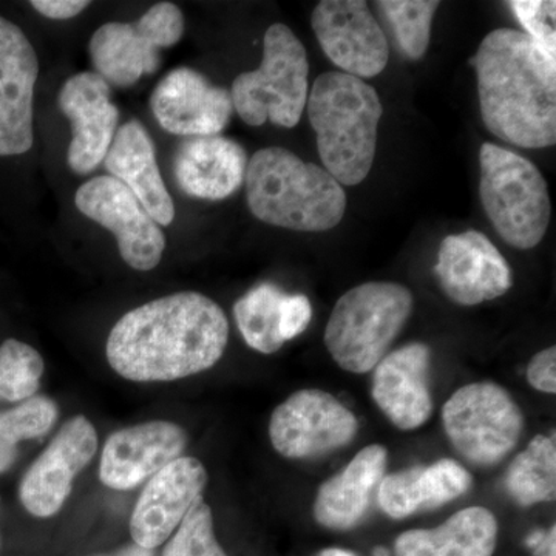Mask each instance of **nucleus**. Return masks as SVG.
<instances>
[{
    "mask_svg": "<svg viewBox=\"0 0 556 556\" xmlns=\"http://www.w3.org/2000/svg\"><path fill=\"white\" fill-rule=\"evenodd\" d=\"M372 556H390V552L386 547H376Z\"/></svg>",
    "mask_w": 556,
    "mask_h": 556,
    "instance_id": "obj_39",
    "label": "nucleus"
},
{
    "mask_svg": "<svg viewBox=\"0 0 556 556\" xmlns=\"http://www.w3.org/2000/svg\"><path fill=\"white\" fill-rule=\"evenodd\" d=\"M388 452L369 445L357 453L345 470L318 489L314 518L331 530H350L367 515L372 493L386 478Z\"/></svg>",
    "mask_w": 556,
    "mask_h": 556,
    "instance_id": "obj_23",
    "label": "nucleus"
},
{
    "mask_svg": "<svg viewBox=\"0 0 556 556\" xmlns=\"http://www.w3.org/2000/svg\"><path fill=\"white\" fill-rule=\"evenodd\" d=\"M58 102L72 123L70 169L90 174L105 160L118 131L119 112L112 102V87L97 72H80L65 80Z\"/></svg>",
    "mask_w": 556,
    "mask_h": 556,
    "instance_id": "obj_16",
    "label": "nucleus"
},
{
    "mask_svg": "<svg viewBox=\"0 0 556 556\" xmlns=\"http://www.w3.org/2000/svg\"><path fill=\"white\" fill-rule=\"evenodd\" d=\"M486 129L522 149L556 142V61L526 33L497 28L471 60Z\"/></svg>",
    "mask_w": 556,
    "mask_h": 556,
    "instance_id": "obj_2",
    "label": "nucleus"
},
{
    "mask_svg": "<svg viewBox=\"0 0 556 556\" xmlns=\"http://www.w3.org/2000/svg\"><path fill=\"white\" fill-rule=\"evenodd\" d=\"M38 76L35 47L16 24L0 16V156L24 155L33 148Z\"/></svg>",
    "mask_w": 556,
    "mask_h": 556,
    "instance_id": "obj_15",
    "label": "nucleus"
},
{
    "mask_svg": "<svg viewBox=\"0 0 556 556\" xmlns=\"http://www.w3.org/2000/svg\"><path fill=\"white\" fill-rule=\"evenodd\" d=\"M317 556H357L353 552L345 551V548H325Z\"/></svg>",
    "mask_w": 556,
    "mask_h": 556,
    "instance_id": "obj_38",
    "label": "nucleus"
},
{
    "mask_svg": "<svg viewBox=\"0 0 556 556\" xmlns=\"http://www.w3.org/2000/svg\"><path fill=\"white\" fill-rule=\"evenodd\" d=\"M313 318V306L306 295H285L280 303V320L278 331L283 342L298 338L308 328Z\"/></svg>",
    "mask_w": 556,
    "mask_h": 556,
    "instance_id": "obj_33",
    "label": "nucleus"
},
{
    "mask_svg": "<svg viewBox=\"0 0 556 556\" xmlns=\"http://www.w3.org/2000/svg\"><path fill=\"white\" fill-rule=\"evenodd\" d=\"M163 556H226L214 532L212 510L203 501L186 515Z\"/></svg>",
    "mask_w": 556,
    "mask_h": 556,
    "instance_id": "obj_31",
    "label": "nucleus"
},
{
    "mask_svg": "<svg viewBox=\"0 0 556 556\" xmlns=\"http://www.w3.org/2000/svg\"><path fill=\"white\" fill-rule=\"evenodd\" d=\"M97 450V428L86 416L65 422L22 479L20 497L25 510L36 518L54 517Z\"/></svg>",
    "mask_w": 556,
    "mask_h": 556,
    "instance_id": "obj_13",
    "label": "nucleus"
},
{
    "mask_svg": "<svg viewBox=\"0 0 556 556\" xmlns=\"http://www.w3.org/2000/svg\"><path fill=\"white\" fill-rule=\"evenodd\" d=\"M308 54L298 36L285 24L270 25L263 42L262 64L233 80V109L248 126L260 127L270 121L292 129L308 101Z\"/></svg>",
    "mask_w": 556,
    "mask_h": 556,
    "instance_id": "obj_7",
    "label": "nucleus"
},
{
    "mask_svg": "<svg viewBox=\"0 0 556 556\" xmlns=\"http://www.w3.org/2000/svg\"><path fill=\"white\" fill-rule=\"evenodd\" d=\"M150 109L164 130L179 137L222 134L232 118L230 91L192 68H175L156 84Z\"/></svg>",
    "mask_w": 556,
    "mask_h": 556,
    "instance_id": "obj_17",
    "label": "nucleus"
},
{
    "mask_svg": "<svg viewBox=\"0 0 556 556\" xmlns=\"http://www.w3.org/2000/svg\"><path fill=\"white\" fill-rule=\"evenodd\" d=\"M104 164L110 177L118 179L137 197L156 225H172L174 200L161 177L152 138L139 121L131 119L119 127Z\"/></svg>",
    "mask_w": 556,
    "mask_h": 556,
    "instance_id": "obj_22",
    "label": "nucleus"
},
{
    "mask_svg": "<svg viewBox=\"0 0 556 556\" xmlns=\"http://www.w3.org/2000/svg\"><path fill=\"white\" fill-rule=\"evenodd\" d=\"M527 547L532 548L535 556H556V529L535 530L526 540Z\"/></svg>",
    "mask_w": 556,
    "mask_h": 556,
    "instance_id": "obj_36",
    "label": "nucleus"
},
{
    "mask_svg": "<svg viewBox=\"0 0 556 556\" xmlns=\"http://www.w3.org/2000/svg\"><path fill=\"white\" fill-rule=\"evenodd\" d=\"M229 321L214 300L177 292L124 314L110 331L108 361L131 382H172L217 365Z\"/></svg>",
    "mask_w": 556,
    "mask_h": 556,
    "instance_id": "obj_1",
    "label": "nucleus"
},
{
    "mask_svg": "<svg viewBox=\"0 0 556 556\" xmlns=\"http://www.w3.org/2000/svg\"><path fill=\"white\" fill-rule=\"evenodd\" d=\"M206 485V468L195 457H178L153 475L131 514L134 543L150 551L166 543L186 515L203 501Z\"/></svg>",
    "mask_w": 556,
    "mask_h": 556,
    "instance_id": "obj_14",
    "label": "nucleus"
},
{
    "mask_svg": "<svg viewBox=\"0 0 556 556\" xmlns=\"http://www.w3.org/2000/svg\"><path fill=\"white\" fill-rule=\"evenodd\" d=\"M388 24L393 28L399 49L417 61L427 53L431 24L439 9L437 0H382L378 2Z\"/></svg>",
    "mask_w": 556,
    "mask_h": 556,
    "instance_id": "obj_29",
    "label": "nucleus"
},
{
    "mask_svg": "<svg viewBox=\"0 0 556 556\" xmlns=\"http://www.w3.org/2000/svg\"><path fill=\"white\" fill-rule=\"evenodd\" d=\"M33 9L54 21L72 20L90 5L86 0H33Z\"/></svg>",
    "mask_w": 556,
    "mask_h": 556,
    "instance_id": "obj_35",
    "label": "nucleus"
},
{
    "mask_svg": "<svg viewBox=\"0 0 556 556\" xmlns=\"http://www.w3.org/2000/svg\"><path fill=\"white\" fill-rule=\"evenodd\" d=\"M283 298V292L276 285L263 283L251 289L233 306V316L241 336L258 353H277L283 346V339L278 331L280 303Z\"/></svg>",
    "mask_w": 556,
    "mask_h": 556,
    "instance_id": "obj_27",
    "label": "nucleus"
},
{
    "mask_svg": "<svg viewBox=\"0 0 556 556\" xmlns=\"http://www.w3.org/2000/svg\"><path fill=\"white\" fill-rule=\"evenodd\" d=\"M479 164L482 206L501 239L522 251L538 247L552 215L543 174L532 161L492 142L482 144Z\"/></svg>",
    "mask_w": 556,
    "mask_h": 556,
    "instance_id": "obj_6",
    "label": "nucleus"
},
{
    "mask_svg": "<svg viewBox=\"0 0 556 556\" xmlns=\"http://www.w3.org/2000/svg\"><path fill=\"white\" fill-rule=\"evenodd\" d=\"M186 445V431L167 420L115 431L102 450L101 482L113 490L135 489L181 457Z\"/></svg>",
    "mask_w": 556,
    "mask_h": 556,
    "instance_id": "obj_19",
    "label": "nucleus"
},
{
    "mask_svg": "<svg viewBox=\"0 0 556 556\" xmlns=\"http://www.w3.org/2000/svg\"><path fill=\"white\" fill-rule=\"evenodd\" d=\"M508 495L518 506L532 507L556 496V445L554 438L535 437L519 453L506 475Z\"/></svg>",
    "mask_w": 556,
    "mask_h": 556,
    "instance_id": "obj_26",
    "label": "nucleus"
},
{
    "mask_svg": "<svg viewBox=\"0 0 556 556\" xmlns=\"http://www.w3.org/2000/svg\"><path fill=\"white\" fill-rule=\"evenodd\" d=\"M526 35L548 58L556 61V3L548 0H514L508 2Z\"/></svg>",
    "mask_w": 556,
    "mask_h": 556,
    "instance_id": "obj_32",
    "label": "nucleus"
},
{
    "mask_svg": "<svg viewBox=\"0 0 556 556\" xmlns=\"http://www.w3.org/2000/svg\"><path fill=\"white\" fill-rule=\"evenodd\" d=\"M98 556H156V554L150 551V548L138 546V544H130V546L119 548V551L113 552V554Z\"/></svg>",
    "mask_w": 556,
    "mask_h": 556,
    "instance_id": "obj_37",
    "label": "nucleus"
},
{
    "mask_svg": "<svg viewBox=\"0 0 556 556\" xmlns=\"http://www.w3.org/2000/svg\"><path fill=\"white\" fill-rule=\"evenodd\" d=\"M430 348L409 343L388 354L376 365L372 399L399 430H416L433 412L430 383Z\"/></svg>",
    "mask_w": 556,
    "mask_h": 556,
    "instance_id": "obj_20",
    "label": "nucleus"
},
{
    "mask_svg": "<svg viewBox=\"0 0 556 556\" xmlns=\"http://www.w3.org/2000/svg\"><path fill=\"white\" fill-rule=\"evenodd\" d=\"M497 521L484 507L457 511L437 529L408 530L394 544L396 556H492Z\"/></svg>",
    "mask_w": 556,
    "mask_h": 556,
    "instance_id": "obj_25",
    "label": "nucleus"
},
{
    "mask_svg": "<svg viewBox=\"0 0 556 556\" xmlns=\"http://www.w3.org/2000/svg\"><path fill=\"white\" fill-rule=\"evenodd\" d=\"M185 14L175 3L160 2L135 22H108L90 39V58L110 87L137 84L161 65V50L177 46L185 35Z\"/></svg>",
    "mask_w": 556,
    "mask_h": 556,
    "instance_id": "obj_9",
    "label": "nucleus"
},
{
    "mask_svg": "<svg viewBox=\"0 0 556 556\" xmlns=\"http://www.w3.org/2000/svg\"><path fill=\"white\" fill-rule=\"evenodd\" d=\"M248 153L233 139L212 135L185 139L174 156V177L186 195L225 200L243 186Z\"/></svg>",
    "mask_w": 556,
    "mask_h": 556,
    "instance_id": "obj_21",
    "label": "nucleus"
},
{
    "mask_svg": "<svg viewBox=\"0 0 556 556\" xmlns=\"http://www.w3.org/2000/svg\"><path fill=\"white\" fill-rule=\"evenodd\" d=\"M471 475L456 460L441 459L388 475L379 484V506L393 519L445 506L470 489Z\"/></svg>",
    "mask_w": 556,
    "mask_h": 556,
    "instance_id": "obj_24",
    "label": "nucleus"
},
{
    "mask_svg": "<svg viewBox=\"0 0 556 556\" xmlns=\"http://www.w3.org/2000/svg\"><path fill=\"white\" fill-rule=\"evenodd\" d=\"M434 269L447 298L463 306L481 305L501 298L514 285L507 260L478 230L444 239Z\"/></svg>",
    "mask_w": 556,
    "mask_h": 556,
    "instance_id": "obj_18",
    "label": "nucleus"
},
{
    "mask_svg": "<svg viewBox=\"0 0 556 556\" xmlns=\"http://www.w3.org/2000/svg\"><path fill=\"white\" fill-rule=\"evenodd\" d=\"M314 35L340 72L358 79L386 70L390 49L386 33L362 0H324L311 17Z\"/></svg>",
    "mask_w": 556,
    "mask_h": 556,
    "instance_id": "obj_12",
    "label": "nucleus"
},
{
    "mask_svg": "<svg viewBox=\"0 0 556 556\" xmlns=\"http://www.w3.org/2000/svg\"><path fill=\"white\" fill-rule=\"evenodd\" d=\"M445 433L475 466L492 467L518 445L525 415L506 388L477 382L459 388L442 409Z\"/></svg>",
    "mask_w": 556,
    "mask_h": 556,
    "instance_id": "obj_8",
    "label": "nucleus"
},
{
    "mask_svg": "<svg viewBox=\"0 0 556 556\" xmlns=\"http://www.w3.org/2000/svg\"><path fill=\"white\" fill-rule=\"evenodd\" d=\"M43 375V358L35 348L9 339L0 345V401L24 402L36 396Z\"/></svg>",
    "mask_w": 556,
    "mask_h": 556,
    "instance_id": "obj_30",
    "label": "nucleus"
},
{
    "mask_svg": "<svg viewBox=\"0 0 556 556\" xmlns=\"http://www.w3.org/2000/svg\"><path fill=\"white\" fill-rule=\"evenodd\" d=\"M356 416L327 391L300 390L274 409L269 438L278 455L313 459L356 438Z\"/></svg>",
    "mask_w": 556,
    "mask_h": 556,
    "instance_id": "obj_10",
    "label": "nucleus"
},
{
    "mask_svg": "<svg viewBox=\"0 0 556 556\" xmlns=\"http://www.w3.org/2000/svg\"><path fill=\"white\" fill-rule=\"evenodd\" d=\"M527 380L530 386L543 393H556V348L535 354L527 367Z\"/></svg>",
    "mask_w": 556,
    "mask_h": 556,
    "instance_id": "obj_34",
    "label": "nucleus"
},
{
    "mask_svg": "<svg viewBox=\"0 0 556 556\" xmlns=\"http://www.w3.org/2000/svg\"><path fill=\"white\" fill-rule=\"evenodd\" d=\"M58 405L47 396H33L16 407L0 412V473L17 459V444L46 437L56 424Z\"/></svg>",
    "mask_w": 556,
    "mask_h": 556,
    "instance_id": "obj_28",
    "label": "nucleus"
},
{
    "mask_svg": "<svg viewBox=\"0 0 556 556\" xmlns=\"http://www.w3.org/2000/svg\"><path fill=\"white\" fill-rule=\"evenodd\" d=\"M75 203L80 214L115 236L121 257L131 269L148 273L160 265L166 236L118 179L105 175L84 182L76 190Z\"/></svg>",
    "mask_w": 556,
    "mask_h": 556,
    "instance_id": "obj_11",
    "label": "nucleus"
},
{
    "mask_svg": "<svg viewBox=\"0 0 556 556\" xmlns=\"http://www.w3.org/2000/svg\"><path fill=\"white\" fill-rule=\"evenodd\" d=\"M248 206L260 222L299 232L334 229L346 211L342 186L317 164L283 148L258 150L249 160Z\"/></svg>",
    "mask_w": 556,
    "mask_h": 556,
    "instance_id": "obj_3",
    "label": "nucleus"
},
{
    "mask_svg": "<svg viewBox=\"0 0 556 556\" xmlns=\"http://www.w3.org/2000/svg\"><path fill=\"white\" fill-rule=\"evenodd\" d=\"M412 313V292L402 285H358L336 303L325 329V345L340 368L364 375L387 356Z\"/></svg>",
    "mask_w": 556,
    "mask_h": 556,
    "instance_id": "obj_5",
    "label": "nucleus"
},
{
    "mask_svg": "<svg viewBox=\"0 0 556 556\" xmlns=\"http://www.w3.org/2000/svg\"><path fill=\"white\" fill-rule=\"evenodd\" d=\"M324 169L340 186L368 177L378 148L383 108L378 91L342 72L321 73L306 101Z\"/></svg>",
    "mask_w": 556,
    "mask_h": 556,
    "instance_id": "obj_4",
    "label": "nucleus"
}]
</instances>
